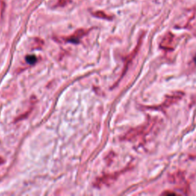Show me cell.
I'll return each mask as SVG.
<instances>
[{"instance_id": "9", "label": "cell", "mask_w": 196, "mask_h": 196, "mask_svg": "<svg viewBox=\"0 0 196 196\" xmlns=\"http://www.w3.org/2000/svg\"><path fill=\"white\" fill-rule=\"evenodd\" d=\"M25 60H26V61H27L29 64H30V65H34V64L36 63L37 58H36V56H35V55H28V56L26 57Z\"/></svg>"}, {"instance_id": "8", "label": "cell", "mask_w": 196, "mask_h": 196, "mask_svg": "<svg viewBox=\"0 0 196 196\" xmlns=\"http://www.w3.org/2000/svg\"><path fill=\"white\" fill-rule=\"evenodd\" d=\"M71 2V0H58L55 7H65Z\"/></svg>"}, {"instance_id": "1", "label": "cell", "mask_w": 196, "mask_h": 196, "mask_svg": "<svg viewBox=\"0 0 196 196\" xmlns=\"http://www.w3.org/2000/svg\"><path fill=\"white\" fill-rule=\"evenodd\" d=\"M156 122L157 121L153 119V120H148L144 124H142L139 127L132 128L123 135L121 140H125V141H133V140H136L140 137L142 138V137L146 136L147 134L150 133L153 129L156 127Z\"/></svg>"}, {"instance_id": "10", "label": "cell", "mask_w": 196, "mask_h": 196, "mask_svg": "<svg viewBox=\"0 0 196 196\" xmlns=\"http://www.w3.org/2000/svg\"><path fill=\"white\" fill-rule=\"evenodd\" d=\"M194 61H195V63L196 64V55H195V58H194Z\"/></svg>"}, {"instance_id": "7", "label": "cell", "mask_w": 196, "mask_h": 196, "mask_svg": "<svg viewBox=\"0 0 196 196\" xmlns=\"http://www.w3.org/2000/svg\"><path fill=\"white\" fill-rule=\"evenodd\" d=\"M93 15H94L95 17L100 18V19H110L111 18L108 15H107L106 13H104V12H101V11H97V12H93Z\"/></svg>"}, {"instance_id": "5", "label": "cell", "mask_w": 196, "mask_h": 196, "mask_svg": "<svg viewBox=\"0 0 196 196\" xmlns=\"http://www.w3.org/2000/svg\"><path fill=\"white\" fill-rule=\"evenodd\" d=\"M140 42H139V44L137 45L136 48H135V50L133 51L132 52L130 55H129L128 56H127V58H126L125 65H124V69H123V71H122V76H121V78H120V79H121L122 77L124 76V74H125L126 72H127V68H128V67H129V65L131 63V61H133V59L135 58L137 52H138V51H139V48H140Z\"/></svg>"}, {"instance_id": "3", "label": "cell", "mask_w": 196, "mask_h": 196, "mask_svg": "<svg viewBox=\"0 0 196 196\" xmlns=\"http://www.w3.org/2000/svg\"><path fill=\"white\" fill-rule=\"evenodd\" d=\"M124 171L125 170L113 173V174L105 175V176H102V177H100L99 179H97V181L94 182V186H96V187L97 188H100L103 187V186L110 185L114 183V182L118 179L119 176H120Z\"/></svg>"}, {"instance_id": "6", "label": "cell", "mask_w": 196, "mask_h": 196, "mask_svg": "<svg viewBox=\"0 0 196 196\" xmlns=\"http://www.w3.org/2000/svg\"><path fill=\"white\" fill-rule=\"evenodd\" d=\"M172 42L173 35L169 34V35H166V36L163 38L161 44H160V47H161L162 48L165 49V50H172Z\"/></svg>"}, {"instance_id": "2", "label": "cell", "mask_w": 196, "mask_h": 196, "mask_svg": "<svg viewBox=\"0 0 196 196\" xmlns=\"http://www.w3.org/2000/svg\"><path fill=\"white\" fill-rule=\"evenodd\" d=\"M184 95L185 94L182 91H175V92L171 93L170 94L166 96L165 100L160 104L159 107H153L152 109H155L156 110H165L166 109L169 108L173 104L180 100Z\"/></svg>"}, {"instance_id": "4", "label": "cell", "mask_w": 196, "mask_h": 196, "mask_svg": "<svg viewBox=\"0 0 196 196\" xmlns=\"http://www.w3.org/2000/svg\"><path fill=\"white\" fill-rule=\"evenodd\" d=\"M89 31L86 30V29H78L77 30L73 35H70V36L66 37V38H63L64 41L67 42H71V43H74V44H78L80 42V40L83 36L86 35L88 33Z\"/></svg>"}]
</instances>
